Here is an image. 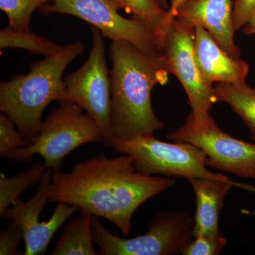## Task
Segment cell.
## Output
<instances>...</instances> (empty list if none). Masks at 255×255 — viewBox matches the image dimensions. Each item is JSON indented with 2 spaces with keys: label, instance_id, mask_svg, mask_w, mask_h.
Instances as JSON below:
<instances>
[{
  "label": "cell",
  "instance_id": "4316f807",
  "mask_svg": "<svg viewBox=\"0 0 255 255\" xmlns=\"http://www.w3.org/2000/svg\"><path fill=\"white\" fill-rule=\"evenodd\" d=\"M157 1H158L159 4L161 5V6H162L164 9L168 11L169 6L168 3H167V0H157Z\"/></svg>",
  "mask_w": 255,
  "mask_h": 255
},
{
  "label": "cell",
  "instance_id": "f1b7e54d",
  "mask_svg": "<svg viewBox=\"0 0 255 255\" xmlns=\"http://www.w3.org/2000/svg\"></svg>",
  "mask_w": 255,
  "mask_h": 255
},
{
  "label": "cell",
  "instance_id": "9c48e42d",
  "mask_svg": "<svg viewBox=\"0 0 255 255\" xmlns=\"http://www.w3.org/2000/svg\"><path fill=\"white\" fill-rule=\"evenodd\" d=\"M43 14L76 16L98 28L112 41H125L150 54H162L155 33L140 18L124 17L116 0H51L40 8Z\"/></svg>",
  "mask_w": 255,
  "mask_h": 255
},
{
  "label": "cell",
  "instance_id": "ac0fdd59",
  "mask_svg": "<svg viewBox=\"0 0 255 255\" xmlns=\"http://www.w3.org/2000/svg\"><path fill=\"white\" fill-rule=\"evenodd\" d=\"M0 48H20L46 57L56 54L63 49L64 46L36 34L30 29L16 30L7 26L0 31Z\"/></svg>",
  "mask_w": 255,
  "mask_h": 255
},
{
  "label": "cell",
  "instance_id": "83f0119b",
  "mask_svg": "<svg viewBox=\"0 0 255 255\" xmlns=\"http://www.w3.org/2000/svg\"><path fill=\"white\" fill-rule=\"evenodd\" d=\"M253 214H255V213H254V214H253Z\"/></svg>",
  "mask_w": 255,
  "mask_h": 255
},
{
  "label": "cell",
  "instance_id": "d6986e66",
  "mask_svg": "<svg viewBox=\"0 0 255 255\" xmlns=\"http://www.w3.org/2000/svg\"><path fill=\"white\" fill-rule=\"evenodd\" d=\"M44 164H35L14 177H0V216H2L12 203L28 187L41 181L46 171Z\"/></svg>",
  "mask_w": 255,
  "mask_h": 255
},
{
  "label": "cell",
  "instance_id": "2e32d148",
  "mask_svg": "<svg viewBox=\"0 0 255 255\" xmlns=\"http://www.w3.org/2000/svg\"><path fill=\"white\" fill-rule=\"evenodd\" d=\"M90 214H82L65 228L56 243L53 255H97L94 248Z\"/></svg>",
  "mask_w": 255,
  "mask_h": 255
},
{
  "label": "cell",
  "instance_id": "5b68a950",
  "mask_svg": "<svg viewBox=\"0 0 255 255\" xmlns=\"http://www.w3.org/2000/svg\"><path fill=\"white\" fill-rule=\"evenodd\" d=\"M194 218L187 213L169 210L151 219L147 232L124 239L114 236L92 216V236L102 255H174L182 254L194 238Z\"/></svg>",
  "mask_w": 255,
  "mask_h": 255
},
{
  "label": "cell",
  "instance_id": "484cf974",
  "mask_svg": "<svg viewBox=\"0 0 255 255\" xmlns=\"http://www.w3.org/2000/svg\"><path fill=\"white\" fill-rule=\"evenodd\" d=\"M243 31L247 35H255V15L243 27Z\"/></svg>",
  "mask_w": 255,
  "mask_h": 255
},
{
  "label": "cell",
  "instance_id": "603a6c76",
  "mask_svg": "<svg viewBox=\"0 0 255 255\" xmlns=\"http://www.w3.org/2000/svg\"><path fill=\"white\" fill-rule=\"evenodd\" d=\"M23 238L22 231L17 223L10 220L6 229L0 233V255H19L18 245Z\"/></svg>",
  "mask_w": 255,
  "mask_h": 255
},
{
  "label": "cell",
  "instance_id": "9a60e30c",
  "mask_svg": "<svg viewBox=\"0 0 255 255\" xmlns=\"http://www.w3.org/2000/svg\"><path fill=\"white\" fill-rule=\"evenodd\" d=\"M214 90L218 102L228 104L243 119L255 141V89L246 82L216 83Z\"/></svg>",
  "mask_w": 255,
  "mask_h": 255
},
{
  "label": "cell",
  "instance_id": "7a4b0ae2",
  "mask_svg": "<svg viewBox=\"0 0 255 255\" xmlns=\"http://www.w3.org/2000/svg\"><path fill=\"white\" fill-rule=\"evenodd\" d=\"M110 56V117L114 138L128 140L164 128L151 102L154 87L169 80L170 73L163 54H150L129 42L117 41L111 44Z\"/></svg>",
  "mask_w": 255,
  "mask_h": 255
},
{
  "label": "cell",
  "instance_id": "ba28073f",
  "mask_svg": "<svg viewBox=\"0 0 255 255\" xmlns=\"http://www.w3.org/2000/svg\"><path fill=\"white\" fill-rule=\"evenodd\" d=\"M92 46L88 59L64 81L69 102L81 107L98 124L106 147L113 145L114 136L111 122L110 73L105 57L103 35L91 26Z\"/></svg>",
  "mask_w": 255,
  "mask_h": 255
},
{
  "label": "cell",
  "instance_id": "7c38bea8",
  "mask_svg": "<svg viewBox=\"0 0 255 255\" xmlns=\"http://www.w3.org/2000/svg\"><path fill=\"white\" fill-rule=\"evenodd\" d=\"M233 10L232 0H184L174 18L192 27L205 28L228 54L240 58L241 50L234 41Z\"/></svg>",
  "mask_w": 255,
  "mask_h": 255
},
{
  "label": "cell",
  "instance_id": "e0dca14e",
  "mask_svg": "<svg viewBox=\"0 0 255 255\" xmlns=\"http://www.w3.org/2000/svg\"><path fill=\"white\" fill-rule=\"evenodd\" d=\"M120 9L137 16L147 25L155 33L163 53L164 43L171 23L168 11L164 9L157 0H116Z\"/></svg>",
  "mask_w": 255,
  "mask_h": 255
},
{
  "label": "cell",
  "instance_id": "cb8c5ba5",
  "mask_svg": "<svg viewBox=\"0 0 255 255\" xmlns=\"http://www.w3.org/2000/svg\"><path fill=\"white\" fill-rule=\"evenodd\" d=\"M255 15V0H235L233 21L236 31L244 27Z\"/></svg>",
  "mask_w": 255,
  "mask_h": 255
},
{
  "label": "cell",
  "instance_id": "52a82bcc",
  "mask_svg": "<svg viewBox=\"0 0 255 255\" xmlns=\"http://www.w3.org/2000/svg\"><path fill=\"white\" fill-rule=\"evenodd\" d=\"M169 140L199 147L206 166L238 177L255 179V145L231 136L220 128L210 112L191 111L185 123L167 135Z\"/></svg>",
  "mask_w": 255,
  "mask_h": 255
},
{
  "label": "cell",
  "instance_id": "d4e9b609",
  "mask_svg": "<svg viewBox=\"0 0 255 255\" xmlns=\"http://www.w3.org/2000/svg\"><path fill=\"white\" fill-rule=\"evenodd\" d=\"M184 1V0H171L170 6H169L168 9L169 15L171 18H174L178 7L180 6V4Z\"/></svg>",
  "mask_w": 255,
  "mask_h": 255
},
{
  "label": "cell",
  "instance_id": "44dd1931",
  "mask_svg": "<svg viewBox=\"0 0 255 255\" xmlns=\"http://www.w3.org/2000/svg\"><path fill=\"white\" fill-rule=\"evenodd\" d=\"M226 239L221 231L204 233L193 238L183 251L184 255H218L224 249Z\"/></svg>",
  "mask_w": 255,
  "mask_h": 255
},
{
  "label": "cell",
  "instance_id": "8992f818",
  "mask_svg": "<svg viewBox=\"0 0 255 255\" xmlns=\"http://www.w3.org/2000/svg\"><path fill=\"white\" fill-rule=\"evenodd\" d=\"M114 150L130 156L137 172L145 175L168 177H207L229 180V177L209 170L205 152L186 142L162 141L154 133L137 135L128 140L114 139Z\"/></svg>",
  "mask_w": 255,
  "mask_h": 255
},
{
  "label": "cell",
  "instance_id": "30bf717a",
  "mask_svg": "<svg viewBox=\"0 0 255 255\" xmlns=\"http://www.w3.org/2000/svg\"><path fill=\"white\" fill-rule=\"evenodd\" d=\"M195 28L174 18L169 27L163 50L169 73L182 84L189 99L191 111L209 112L218 102L214 85L203 77L194 51Z\"/></svg>",
  "mask_w": 255,
  "mask_h": 255
},
{
  "label": "cell",
  "instance_id": "6da1fadb",
  "mask_svg": "<svg viewBox=\"0 0 255 255\" xmlns=\"http://www.w3.org/2000/svg\"><path fill=\"white\" fill-rule=\"evenodd\" d=\"M175 183L170 177L139 173L126 154L114 158L100 154L75 164L70 172L53 171L48 201L104 218L129 236L138 207Z\"/></svg>",
  "mask_w": 255,
  "mask_h": 255
},
{
  "label": "cell",
  "instance_id": "ffe728a7",
  "mask_svg": "<svg viewBox=\"0 0 255 255\" xmlns=\"http://www.w3.org/2000/svg\"><path fill=\"white\" fill-rule=\"evenodd\" d=\"M50 2L51 0H0V9L7 16L9 28L29 30L33 11Z\"/></svg>",
  "mask_w": 255,
  "mask_h": 255
},
{
  "label": "cell",
  "instance_id": "3957f363",
  "mask_svg": "<svg viewBox=\"0 0 255 255\" xmlns=\"http://www.w3.org/2000/svg\"><path fill=\"white\" fill-rule=\"evenodd\" d=\"M84 51L82 42H74L56 54L30 64L26 75H14L0 83V110L28 140L31 141L39 132L47 106L55 101L68 102L63 72Z\"/></svg>",
  "mask_w": 255,
  "mask_h": 255
},
{
  "label": "cell",
  "instance_id": "5bb4252c",
  "mask_svg": "<svg viewBox=\"0 0 255 255\" xmlns=\"http://www.w3.org/2000/svg\"><path fill=\"white\" fill-rule=\"evenodd\" d=\"M196 197L194 237L204 233L220 232V214L225 199L233 187L241 188L255 194V187L246 183L213 178L199 177L189 179Z\"/></svg>",
  "mask_w": 255,
  "mask_h": 255
},
{
  "label": "cell",
  "instance_id": "8fae6325",
  "mask_svg": "<svg viewBox=\"0 0 255 255\" xmlns=\"http://www.w3.org/2000/svg\"><path fill=\"white\" fill-rule=\"evenodd\" d=\"M52 176L53 170L47 169L36 194L26 202L18 198L1 216L4 219L12 220L21 228L25 255H44L55 233L78 210L67 203L58 202L49 221L40 222V214L49 197Z\"/></svg>",
  "mask_w": 255,
  "mask_h": 255
},
{
  "label": "cell",
  "instance_id": "7402d4cb",
  "mask_svg": "<svg viewBox=\"0 0 255 255\" xmlns=\"http://www.w3.org/2000/svg\"><path fill=\"white\" fill-rule=\"evenodd\" d=\"M15 124L6 114L0 116V155L18 148L27 147L31 143L22 134L15 129Z\"/></svg>",
  "mask_w": 255,
  "mask_h": 255
},
{
  "label": "cell",
  "instance_id": "277c9868",
  "mask_svg": "<svg viewBox=\"0 0 255 255\" xmlns=\"http://www.w3.org/2000/svg\"><path fill=\"white\" fill-rule=\"evenodd\" d=\"M83 111L73 102H62L58 109L47 116L29 145L13 149L1 157L28 162L38 155L44 159L47 169H60L63 159L77 147L89 142H103L98 124Z\"/></svg>",
  "mask_w": 255,
  "mask_h": 255
},
{
  "label": "cell",
  "instance_id": "4fadbf2b",
  "mask_svg": "<svg viewBox=\"0 0 255 255\" xmlns=\"http://www.w3.org/2000/svg\"><path fill=\"white\" fill-rule=\"evenodd\" d=\"M194 51L201 73L210 85L246 82L249 73L248 63L228 54L201 26L195 27Z\"/></svg>",
  "mask_w": 255,
  "mask_h": 255
}]
</instances>
